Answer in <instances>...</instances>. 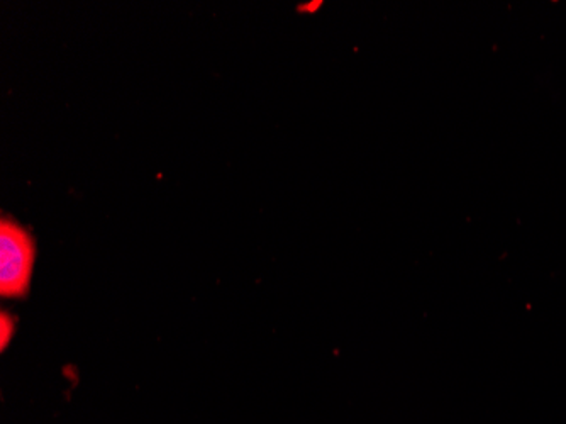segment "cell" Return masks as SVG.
I'll return each instance as SVG.
<instances>
[{"label": "cell", "instance_id": "cell-1", "mask_svg": "<svg viewBox=\"0 0 566 424\" xmlns=\"http://www.w3.org/2000/svg\"><path fill=\"white\" fill-rule=\"evenodd\" d=\"M36 246L24 228L14 221L0 224V294L2 297H24L33 277Z\"/></svg>", "mask_w": 566, "mask_h": 424}, {"label": "cell", "instance_id": "cell-2", "mask_svg": "<svg viewBox=\"0 0 566 424\" xmlns=\"http://www.w3.org/2000/svg\"><path fill=\"white\" fill-rule=\"evenodd\" d=\"M0 329H2L0 344H2V350H6L9 339H11L12 334H14V324H12V319L6 314V312H2V317H0Z\"/></svg>", "mask_w": 566, "mask_h": 424}]
</instances>
